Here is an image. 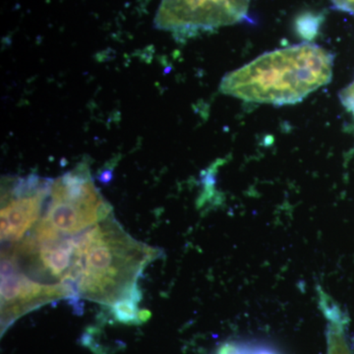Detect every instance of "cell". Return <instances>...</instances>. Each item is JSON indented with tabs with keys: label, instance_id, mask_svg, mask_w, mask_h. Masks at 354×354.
Returning <instances> with one entry per match:
<instances>
[{
	"label": "cell",
	"instance_id": "5b68a950",
	"mask_svg": "<svg viewBox=\"0 0 354 354\" xmlns=\"http://www.w3.org/2000/svg\"><path fill=\"white\" fill-rule=\"evenodd\" d=\"M62 283H39L21 271L10 256L2 253L1 325L8 329L20 317L53 300L70 298Z\"/></svg>",
	"mask_w": 354,
	"mask_h": 354
},
{
	"label": "cell",
	"instance_id": "277c9868",
	"mask_svg": "<svg viewBox=\"0 0 354 354\" xmlns=\"http://www.w3.org/2000/svg\"><path fill=\"white\" fill-rule=\"evenodd\" d=\"M250 0H162L155 18L158 29L193 34L245 19Z\"/></svg>",
	"mask_w": 354,
	"mask_h": 354
},
{
	"label": "cell",
	"instance_id": "ba28073f",
	"mask_svg": "<svg viewBox=\"0 0 354 354\" xmlns=\"http://www.w3.org/2000/svg\"><path fill=\"white\" fill-rule=\"evenodd\" d=\"M218 354H278L271 348L243 344H227L221 346Z\"/></svg>",
	"mask_w": 354,
	"mask_h": 354
},
{
	"label": "cell",
	"instance_id": "30bf717a",
	"mask_svg": "<svg viewBox=\"0 0 354 354\" xmlns=\"http://www.w3.org/2000/svg\"><path fill=\"white\" fill-rule=\"evenodd\" d=\"M337 9L346 11L354 15V0H332Z\"/></svg>",
	"mask_w": 354,
	"mask_h": 354
},
{
	"label": "cell",
	"instance_id": "9c48e42d",
	"mask_svg": "<svg viewBox=\"0 0 354 354\" xmlns=\"http://www.w3.org/2000/svg\"><path fill=\"white\" fill-rule=\"evenodd\" d=\"M341 100L344 106L353 113L354 116V81L348 86L341 94Z\"/></svg>",
	"mask_w": 354,
	"mask_h": 354
},
{
	"label": "cell",
	"instance_id": "6da1fadb",
	"mask_svg": "<svg viewBox=\"0 0 354 354\" xmlns=\"http://www.w3.org/2000/svg\"><path fill=\"white\" fill-rule=\"evenodd\" d=\"M73 262L62 285L71 298L80 297L113 306L123 298H139L142 271L158 251L135 241L114 220L113 214L74 236Z\"/></svg>",
	"mask_w": 354,
	"mask_h": 354
},
{
	"label": "cell",
	"instance_id": "52a82bcc",
	"mask_svg": "<svg viewBox=\"0 0 354 354\" xmlns=\"http://www.w3.org/2000/svg\"><path fill=\"white\" fill-rule=\"evenodd\" d=\"M139 298L127 297L118 300L111 307L114 317L120 323H138L140 315L138 311Z\"/></svg>",
	"mask_w": 354,
	"mask_h": 354
},
{
	"label": "cell",
	"instance_id": "8992f818",
	"mask_svg": "<svg viewBox=\"0 0 354 354\" xmlns=\"http://www.w3.org/2000/svg\"><path fill=\"white\" fill-rule=\"evenodd\" d=\"M53 180L30 176L14 180L2 194L1 239L21 241L43 215Z\"/></svg>",
	"mask_w": 354,
	"mask_h": 354
},
{
	"label": "cell",
	"instance_id": "3957f363",
	"mask_svg": "<svg viewBox=\"0 0 354 354\" xmlns=\"http://www.w3.org/2000/svg\"><path fill=\"white\" fill-rule=\"evenodd\" d=\"M111 214L88 167L79 165L53 180L43 215L29 235L39 239L73 237Z\"/></svg>",
	"mask_w": 354,
	"mask_h": 354
},
{
	"label": "cell",
	"instance_id": "7a4b0ae2",
	"mask_svg": "<svg viewBox=\"0 0 354 354\" xmlns=\"http://www.w3.org/2000/svg\"><path fill=\"white\" fill-rule=\"evenodd\" d=\"M333 66L329 51L316 44H298L265 53L230 72L220 90L245 102L297 104L330 82Z\"/></svg>",
	"mask_w": 354,
	"mask_h": 354
}]
</instances>
